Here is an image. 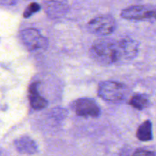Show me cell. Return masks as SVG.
<instances>
[{"label":"cell","instance_id":"1","mask_svg":"<svg viewBox=\"0 0 156 156\" xmlns=\"http://www.w3.org/2000/svg\"><path fill=\"white\" fill-rule=\"evenodd\" d=\"M90 51L91 57L102 65H111L125 59L121 40H97L91 45Z\"/></svg>","mask_w":156,"mask_h":156},{"label":"cell","instance_id":"2","mask_svg":"<svg viewBox=\"0 0 156 156\" xmlns=\"http://www.w3.org/2000/svg\"><path fill=\"white\" fill-rule=\"evenodd\" d=\"M98 94L107 101L118 103L126 98L127 88L120 82L106 81L101 82L99 85Z\"/></svg>","mask_w":156,"mask_h":156},{"label":"cell","instance_id":"3","mask_svg":"<svg viewBox=\"0 0 156 156\" xmlns=\"http://www.w3.org/2000/svg\"><path fill=\"white\" fill-rule=\"evenodd\" d=\"M120 15L124 19L131 21H152L156 19V5H133L123 9Z\"/></svg>","mask_w":156,"mask_h":156},{"label":"cell","instance_id":"4","mask_svg":"<svg viewBox=\"0 0 156 156\" xmlns=\"http://www.w3.org/2000/svg\"><path fill=\"white\" fill-rule=\"evenodd\" d=\"M117 23L114 17L110 15L98 16L88 22V29L91 33L98 36H106L115 30Z\"/></svg>","mask_w":156,"mask_h":156},{"label":"cell","instance_id":"5","mask_svg":"<svg viewBox=\"0 0 156 156\" xmlns=\"http://www.w3.org/2000/svg\"><path fill=\"white\" fill-rule=\"evenodd\" d=\"M21 38L24 46L30 51L42 50L47 47V39L35 28H27L23 30Z\"/></svg>","mask_w":156,"mask_h":156},{"label":"cell","instance_id":"6","mask_svg":"<svg viewBox=\"0 0 156 156\" xmlns=\"http://www.w3.org/2000/svg\"><path fill=\"white\" fill-rule=\"evenodd\" d=\"M73 108L76 114L82 117H97L101 113L98 105L90 98H79L75 101Z\"/></svg>","mask_w":156,"mask_h":156},{"label":"cell","instance_id":"7","mask_svg":"<svg viewBox=\"0 0 156 156\" xmlns=\"http://www.w3.org/2000/svg\"><path fill=\"white\" fill-rule=\"evenodd\" d=\"M43 8L47 16L52 19L62 18L69 11V6L66 3L57 0L44 2Z\"/></svg>","mask_w":156,"mask_h":156},{"label":"cell","instance_id":"8","mask_svg":"<svg viewBox=\"0 0 156 156\" xmlns=\"http://www.w3.org/2000/svg\"><path fill=\"white\" fill-rule=\"evenodd\" d=\"M15 146L17 150L22 154L33 155L37 152L36 143L29 136H21L15 142Z\"/></svg>","mask_w":156,"mask_h":156},{"label":"cell","instance_id":"9","mask_svg":"<svg viewBox=\"0 0 156 156\" xmlns=\"http://www.w3.org/2000/svg\"><path fill=\"white\" fill-rule=\"evenodd\" d=\"M38 83L34 82L29 88V100L30 105L35 110H41L47 106V101L40 94L38 91Z\"/></svg>","mask_w":156,"mask_h":156},{"label":"cell","instance_id":"10","mask_svg":"<svg viewBox=\"0 0 156 156\" xmlns=\"http://www.w3.org/2000/svg\"><path fill=\"white\" fill-rule=\"evenodd\" d=\"M136 137L143 142H148L152 140V125L149 120L143 122L136 132Z\"/></svg>","mask_w":156,"mask_h":156},{"label":"cell","instance_id":"11","mask_svg":"<svg viewBox=\"0 0 156 156\" xmlns=\"http://www.w3.org/2000/svg\"><path fill=\"white\" fill-rule=\"evenodd\" d=\"M129 105L137 110H143L149 105V101L145 94H137L129 100Z\"/></svg>","mask_w":156,"mask_h":156},{"label":"cell","instance_id":"12","mask_svg":"<svg viewBox=\"0 0 156 156\" xmlns=\"http://www.w3.org/2000/svg\"><path fill=\"white\" fill-rule=\"evenodd\" d=\"M40 9H41V5H40L38 3H30V4L26 8L25 11H24V15H24V18H29V17L33 15L34 13L37 12Z\"/></svg>","mask_w":156,"mask_h":156},{"label":"cell","instance_id":"13","mask_svg":"<svg viewBox=\"0 0 156 156\" xmlns=\"http://www.w3.org/2000/svg\"><path fill=\"white\" fill-rule=\"evenodd\" d=\"M133 156H156V153L152 151L147 150V149H137Z\"/></svg>","mask_w":156,"mask_h":156}]
</instances>
